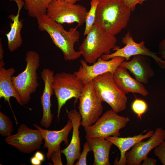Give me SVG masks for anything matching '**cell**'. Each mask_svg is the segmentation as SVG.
Wrapping results in <instances>:
<instances>
[{
	"label": "cell",
	"mask_w": 165,
	"mask_h": 165,
	"mask_svg": "<svg viewBox=\"0 0 165 165\" xmlns=\"http://www.w3.org/2000/svg\"><path fill=\"white\" fill-rule=\"evenodd\" d=\"M13 131L12 122L10 119L0 112V134L2 137L10 136Z\"/></svg>",
	"instance_id": "d4e9b609"
},
{
	"label": "cell",
	"mask_w": 165,
	"mask_h": 165,
	"mask_svg": "<svg viewBox=\"0 0 165 165\" xmlns=\"http://www.w3.org/2000/svg\"><path fill=\"white\" fill-rule=\"evenodd\" d=\"M36 18L39 30L48 34L53 43L62 51L66 61L75 60L82 55L74 47L80 36L77 29V27L67 31L62 24L51 20L46 14L38 16Z\"/></svg>",
	"instance_id": "7a4b0ae2"
},
{
	"label": "cell",
	"mask_w": 165,
	"mask_h": 165,
	"mask_svg": "<svg viewBox=\"0 0 165 165\" xmlns=\"http://www.w3.org/2000/svg\"><path fill=\"white\" fill-rule=\"evenodd\" d=\"M15 72L13 68L6 69L4 67H0V98H3L10 104V98L13 97L20 105L23 106L12 82V78Z\"/></svg>",
	"instance_id": "44dd1931"
},
{
	"label": "cell",
	"mask_w": 165,
	"mask_h": 165,
	"mask_svg": "<svg viewBox=\"0 0 165 165\" xmlns=\"http://www.w3.org/2000/svg\"><path fill=\"white\" fill-rule=\"evenodd\" d=\"M148 108L147 103L144 101L136 98L132 102L131 108L140 119L142 116L147 111Z\"/></svg>",
	"instance_id": "484cf974"
},
{
	"label": "cell",
	"mask_w": 165,
	"mask_h": 165,
	"mask_svg": "<svg viewBox=\"0 0 165 165\" xmlns=\"http://www.w3.org/2000/svg\"><path fill=\"white\" fill-rule=\"evenodd\" d=\"M99 0H91L90 7L89 11L86 13L85 20V27L83 33L86 35L94 24L97 10Z\"/></svg>",
	"instance_id": "cb8c5ba5"
},
{
	"label": "cell",
	"mask_w": 165,
	"mask_h": 165,
	"mask_svg": "<svg viewBox=\"0 0 165 165\" xmlns=\"http://www.w3.org/2000/svg\"><path fill=\"white\" fill-rule=\"evenodd\" d=\"M88 11L80 4L53 0L49 5L46 15L51 20L61 24H77V27L85 22Z\"/></svg>",
	"instance_id": "52a82bcc"
},
{
	"label": "cell",
	"mask_w": 165,
	"mask_h": 165,
	"mask_svg": "<svg viewBox=\"0 0 165 165\" xmlns=\"http://www.w3.org/2000/svg\"><path fill=\"white\" fill-rule=\"evenodd\" d=\"M79 49L84 60L90 64H94L103 54L111 53L119 46L115 36L110 35L94 24L86 35Z\"/></svg>",
	"instance_id": "3957f363"
},
{
	"label": "cell",
	"mask_w": 165,
	"mask_h": 165,
	"mask_svg": "<svg viewBox=\"0 0 165 165\" xmlns=\"http://www.w3.org/2000/svg\"><path fill=\"white\" fill-rule=\"evenodd\" d=\"M34 126L41 132L44 140V147L47 148L46 157L48 160L50 159L52 154L61 147V143L64 141L66 146L69 145L68 135L72 128V123L69 119L67 124L62 129L59 130H52L44 129L35 124Z\"/></svg>",
	"instance_id": "5bb4252c"
},
{
	"label": "cell",
	"mask_w": 165,
	"mask_h": 165,
	"mask_svg": "<svg viewBox=\"0 0 165 165\" xmlns=\"http://www.w3.org/2000/svg\"><path fill=\"white\" fill-rule=\"evenodd\" d=\"M10 1H14L17 4L18 7H22L24 6L25 3L23 0H9Z\"/></svg>",
	"instance_id": "e575fe53"
},
{
	"label": "cell",
	"mask_w": 165,
	"mask_h": 165,
	"mask_svg": "<svg viewBox=\"0 0 165 165\" xmlns=\"http://www.w3.org/2000/svg\"><path fill=\"white\" fill-rule=\"evenodd\" d=\"M61 147H60L52 154L50 159L53 162V165H63L61 158Z\"/></svg>",
	"instance_id": "f1b7e54d"
},
{
	"label": "cell",
	"mask_w": 165,
	"mask_h": 165,
	"mask_svg": "<svg viewBox=\"0 0 165 165\" xmlns=\"http://www.w3.org/2000/svg\"><path fill=\"white\" fill-rule=\"evenodd\" d=\"M4 53V50L3 48L2 44L1 42V38H0V61H3V54Z\"/></svg>",
	"instance_id": "d590c367"
},
{
	"label": "cell",
	"mask_w": 165,
	"mask_h": 165,
	"mask_svg": "<svg viewBox=\"0 0 165 165\" xmlns=\"http://www.w3.org/2000/svg\"><path fill=\"white\" fill-rule=\"evenodd\" d=\"M34 156L42 162L44 160L45 157L44 155L41 152L39 151L36 152Z\"/></svg>",
	"instance_id": "836d02e7"
},
{
	"label": "cell",
	"mask_w": 165,
	"mask_h": 165,
	"mask_svg": "<svg viewBox=\"0 0 165 165\" xmlns=\"http://www.w3.org/2000/svg\"><path fill=\"white\" fill-rule=\"evenodd\" d=\"M153 152L157 157L160 162L163 165H165V142L162 141L157 147L154 148Z\"/></svg>",
	"instance_id": "83f0119b"
},
{
	"label": "cell",
	"mask_w": 165,
	"mask_h": 165,
	"mask_svg": "<svg viewBox=\"0 0 165 165\" xmlns=\"http://www.w3.org/2000/svg\"><path fill=\"white\" fill-rule=\"evenodd\" d=\"M142 165H156L157 160L155 159L146 157L143 160Z\"/></svg>",
	"instance_id": "1f68e13d"
},
{
	"label": "cell",
	"mask_w": 165,
	"mask_h": 165,
	"mask_svg": "<svg viewBox=\"0 0 165 165\" xmlns=\"http://www.w3.org/2000/svg\"><path fill=\"white\" fill-rule=\"evenodd\" d=\"M165 140V130L156 128L153 135L146 141H140L126 153V165H139L149 152Z\"/></svg>",
	"instance_id": "4fadbf2b"
},
{
	"label": "cell",
	"mask_w": 165,
	"mask_h": 165,
	"mask_svg": "<svg viewBox=\"0 0 165 165\" xmlns=\"http://www.w3.org/2000/svg\"><path fill=\"white\" fill-rule=\"evenodd\" d=\"M43 139L39 130L31 129L22 124L18 128L16 133L6 137L5 140L19 151L30 154L40 148Z\"/></svg>",
	"instance_id": "30bf717a"
},
{
	"label": "cell",
	"mask_w": 165,
	"mask_h": 165,
	"mask_svg": "<svg viewBox=\"0 0 165 165\" xmlns=\"http://www.w3.org/2000/svg\"><path fill=\"white\" fill-rule=\"evenodd\" d=\"M113 77L117 86L125 94L137 93L145 97L148 94L142 83L131 77L128 70L125 68L118 67L113 74Z\"/></svg>",
	"instance_id": "e0dca14e"
},
{
	"label": "cell",
	"mask_w": 165,
	"mask_h": 165,
	"mask_svg": "<svg viewBox=\"0 0 165 165\" xmlns=\"http://www.w3.org/2000/svg\"><path fill=\"white\" fill-rule=\"evenodd\" d=\"M154 132L149 130L145 134H142L126 138L116 136H109L105 138L111 141L113 144L118 148L120 151V156L119 160L116 159L114 164L116 165H126V153L127 151L138 142L150 137Z\"/></svg>",
	"instance_id": "d6986e66"
},
{
	"label": "cell",
	"mask_w": 165,
	"mask_h": 165,
	"mask_svg": "<svg viewBox=\"0 0 165 165\" xmlns=\"http://www.w3.org/2000/svg\"><path fill=\"white\" fill-rule=\"evenodd\" d=\"M92 82L98 96L113 111L118 113L125 109L127 98L115 83L112 73L108 72L100 75Z\"/></svg>",
	"instance_id": "5b68a950"
},
{
	"label": "cell",
	"mask_w": 165,
	"mask_h": 165,
	"mask_svg": "<svg viewBox=\"0 0 165 165\" xmlns=\"http://www.w3.org/2000/svg\"><path fill=\"white\" fill-rule=\"evenodd\" d=\"M31 163L33 165H40L42 162L35 156L32 157L30 159Z\"/></svg>",
	"instance_id": "d6a6232c"
},
{
	"label": "cell",
	"mask_w": 165,
	"mask_h": 165,
	"mask_svg": "<svg viewBox=\"0 0 165 165\" xmlns=\"http://www.w3.org/2000/svg\"><path fill=\"white\" fill-rule=\"evenodd\" d=\"M92 151L91 148L88 143L86 141L83 145V148L82 152L81 153L78 161L76 162L75 165H87L86 158L88 153Z\"/></svg>",
	"instance_id": "4316f807"
},
{
	"label": "cell",
	"mask_w": 165,
	"mask_h": 165,
	"mask_svg": "<svg viewBox=\"0 0 165 165\" xmlns=\"http://www.w3.org/2000/svg\"><path fill=\"white\" fill-rule=\"evenodd\" d=\"M93 151L94 161V165H110L109 155L112 143L105 138L85 136Z\"/></svg>",
	"instance_id": "ffe728a7"
},
{
	"label": "cell",
	"mask_w": 165,
	"mask_h": 165,
	"mask_svg": "<svg viewBox=\"0 0 165 165\" xmlns=\"http://www.w3.org/2000/svg\"><path fill=\"white\" fill-rule=\"evenodd\" d=\"M84 85L73 73H58L54 75L52 85L57 98V116L59 118L62 107L69 99L74 98L76 102L81 94Z\"/></svg>",
	"instance_id": "8992f818"
},
{
	"label": "cell",
	"mask_w": 165,
	"mask_h": 165,
	"mask_svg": "<svg viewBox=\"0 0 165 165\" xmlns=\"http://www.w3.org/2000/svg\"><path fill=\"white\" fill-rule=\"evenodd\" d=\"M68 118L71 120L72 123L73 132L70 143L63 150L61 153L65 156L67 165H73L75 162L78 160L81 153L80 139L79 128L81 124V117L79 112L75 110L67 112Z\"/></svg>",
	"instance_id": "9a60e30c"
},
{
	"label": "cell",
	"mask_w": 165,
	"mask_h": 165,
	"mask_svg": "<svg viewBox=\"0 0 165 165\" xmlns=\"http://www.w3.org/2000/svg\"><path fill=\"white\" fill-rule=\"evenodd\" d=\"M122 42L125 45L123 47H119L114 53L110 54H103L101 58L104 60H108L115 57H120L128 61L132 56L142 55L152 57L161 68L165 69V61L159 57L156 53L147 48L145 46L144 41L136 42L130 32L127 33L123 37Z\"/></svg>",
	"instance_id": "8fae6325"
},
{
	"label": "cell",
	"mask_w": 165,
	"mask_h": 165,
	"mask_svg": "<svg viewBox=\"0 0 165 165\" xmlns=\"http://www.w3.org/2000/svg\"><path fill=\"white\" fill-rule=\"evenodd\" d=\"M120 66L129 70L135 79L142 83H147L149 79L154 75V72L145 56H133L130 61H124Z\"/></svg>",
	"instance_id": "ac0fdd59"
},
{
	"label": "cell",
	"mask_w": 165,
	"mask_h": 165,
	"mask_svg": "<svg viewBox=\"0 0 165 165\" xmlns=\"http://www.w3.org/2000/svg\"><path fill=\"white\" fill-rule=\"evenodd\" d=\"M158 54L160 55V57L165 61V38L159 45Z\"/></svg>",
	"instance_id": "4dcf8cb0"
},
{
	"label": "cell",
	"mask_w": 165,
	"mask_h": 165,
	"mask_svg": "<svg viewBox=\"0 0 165 165\" xmlns=\"http://www.w3.org/2000/svg\"><path fill=\"white\" fill-rule=\"evenodd\" d=\"M61 1H64L67 2H68L72 4H75L76 2L80 1L81 0H59Z\"/></svg>",
	"instance_id": "8d00e7d4"
},
{
	"label": "cell",
	"mask_w": 165,
	"mask_h": 165,
	"mask_svg": "<svg viewBox=\"0 0 165 165\" xmlns=\"http://www.w3.org/2000/svg\"><path fill=\"white\" fill-rule=\"evenodd\" d=\"M5 63L3 61H0V67H4Z\"/></svg>",
	"instance_id": "74e56055"
},
{
	"label": "cell",
	"mask_w": 165,
	"mask_h": 165,
	"mask_svg": "<svg viewBox=\"0 0 165 165\" xmlns=\"http://www.w3.org/2000/svg\"><path fill=\"white\" fill-rule=\"evenodd\" d=\"M125 59L122 57H114L108 60L99 58L93 65H89L85 60L80 61L81 65L73 73L85 85L100 75L110 72L113 74L117 68Z\"/></svg>",
	"instance_id": "7c38bea8"
},
{
	"label": "cell",
	"mask_w": 165,
	"mask_h": 165,
	"mask_svg": "<svg viewBox=\"0 0 165 165\" xmlns=\"http://www.w3.org/2000/svg\"><path fill=\"white\" fill-rule=\"evenodd\" d=\"M25 69L16 76L12 78L13 86L19 94L23 105L28 104L31 95L35 93L39 86L37 71L40 65V57L37 52H27L25 59Z\"/></svg>",
	"instance_id": "277c9868"
},
{
	"label": "cell",
	"mask_w": 165,
	"mask_h": 165,
	"mask_svg": "<svg viewBox=\"0 0 165 165\" xmlns=\"http://www.w3.org/2000/svg\"><path fill=\"white\" fill-rule=\"evenodd\" d=\"M79 100V113L82 118L81 124L85 128L95 123L103 110V101L97 95L92 81L84 85Z\"/></svg>",
	"instance_id": "9c48e42d"
},
{
	"label": "cell",
	"mask_w": 165,
	"mask_h": 165,
	"mask_svg": "<svg viewBox=\"0 0 165 165\" xmlns=\"http://www.w3.org/2000/svg\"><path fill=\"white\" fill-rule=\"evenodd\" d=\"M130 120L128 117L119 116L112 109L108 110L93 124L84 128L86 136L105 138L111 136L119 137L120 130L125 127Z\"/></svg>",
	"instance_id": "ba28073f"
},
{
	"label": "cell",
	"mask_w": 165,
	"mask_h": 165,
	"mask_svg": "<svg viewBox=\"0 0 165 165\" xmlns=\"http://www.w3.org/2000/svg\"><path fill=\"white\" fill-rule=\"evenodd\" d=\"M21 9L18 8L16 15L12 14L8 16L13 23H10V29L6 35L7 39L8 49L11 52L18 49L23 43L21 31L23 24L22 21L19 20L20 13Z\"/></svg>",
	"instance_id": "7402d4cb"
},
{
	"label": "cell",
	"mask_w": 165,
	"mask_h": 165,
	"mask_svg": "<svg viewBox=\"0 0 165 165\" xmlns=\"http://www.w3.org/2000/svg\"><path fill=\"white\" fill-rule=\"evenodd\" d=\"M131 12L125 0H99L94 24L115 36L127 26Z\"/></svg>",
	"instance_id": "6da1fadb"
},
{
	"label": "cell",
	"mask_w": 165,
	"mask_h": 165,
	"mask_svg": "<svg viewBox=\"0 0 165 165\" xmlns=\"http://www.w3.org/2000/svg\"><path fill=\"white\" fill-rule=\"evenodd\" d=\"M24 7L28 11V15L35 17L46 14L48 6L53 0H23Z\"/></svg>",
	"instance_id": "603a6c76"
},
{
	"label": "cell",
	"mask_w": 165,
	"mask_h": 165,
	"mask_svg": "<svg viewBox=\"0 0 165 165\" xmlns=\"http://www.w3.org/2000/svg\"><path fill=\"white\" fill-rule=\"evenodd\" d=\"M54 76L53 71L48 68H44L41 72V77L44 81V87L40 98L43 115L40 124L46 128L50 126L53 118V114L51 110V98L54 92L52 88Z\"/></svg>",
	"instance_id": "2e32d148"
},
{
	"label": "cell",
	"mask_w": 165,
	"mask_h": 165,
	"mask_svg": "<svg viewBox=\"0 0 165 165\" xmlns=\"http://www.w3.org/2000/svg\"><path fill=\"white\" fill-rule=\"evenodd\" d=\"M147 0H125L126 4L129 8L131 11H134L138 4H142Z\"/></svg>",
	"instance_id": "f546056e"
}]
</instances>
